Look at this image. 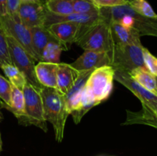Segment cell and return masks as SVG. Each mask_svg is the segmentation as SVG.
Returning <instances> with one entry per match:
<instances>
[{
  "label": "cell",
  "instance_id": "obj_14",
  "mask_svg": "<svg viewBox=\"0 0 157 156\" xmlns=\"http://www.w3.org/2000/svg\"><path fill=\"white\" fill-rule=\"evenodd\" d=\"M114 44H129L141 45V35L133 28L124 27L119 23L108 21Z\"/></svg>",
  "mask_w": 157,
  "mask_h": 156
},
{
  "label": "cell",
  "instance_id": "obj_37",
  "mask_svg": "<svg viewBox=\"0 0 157 156\" xmlns=\"http://www.w3.org/2000/svg\"><path fill=\"white\" fill-rule=\"evenodd\" d=\"M126 1H127V2H128V3H130V2H131V1H133V0H126Z\"/></svg>",
  "mask_w": 157,
  "mask_h": 156
},
{
  "label": "cell",
  "instance_id": "obj_35",
  "mask_svg": "<svg viewBox=\"0 0 157 156\" xmlns=\"http://www.w3.org/2000/svg\"><path fill=\"white\" fill-rule=\"evenodd\" d=\"M1 107H3V103L0 101V108H1Z\"/></svg>",
  "mask_w": 157,
  "mask_h": 156
},
{
  "label": "cell",
  "instance_id": "obj_5",
  "mask_svg": "<svg viewBox=\"0 0 157 156\" xmlns=\"http://www.w3.org/2000/svg\"><path fill=\"white\" fill-rule=\"evenodd\" d=\"M143 48L142 44H115L111 55V66L113 69H119L128 73L138 67H144Z\"/></svg>",
  "mask_w": 157,
  "mask_h": 156
},
{
  "label": "cell",
  "instance_id": "obj_15",
  "mask_svg": "<svg viewBox=\"0 0 157 156\" xmlns=\"http://www.w3.org/2000/svg\"><path fill=\"white\" fill-rule=\"evenodd\" d=\"M94 70L95 69H91V70L79 72L75 84H73L70 90L65 94L66 106H67V110L69 115L71 114L72 110L75 108L78 104L81 93L87 84V80H88L90 73Z\"/></svg>",
  "mask_w": 157,
  "mask_h": 156
},
{
  "label": "cell",
  "instance_id": "obj_17",
  "mask_svg": "<svg viewBox=\"0 0 157 156\" xmlns=\"http://www.w3.org/2000/svg\"><path fill=\"white\" fill-rule=\"evenodd\" d=\"M79 72L69 64L58 63L57 70V89L65 95L75 84Z\"/></svg>",
  "mask_w": 157,
  "mask_h": 156
},
{
  "label": "cell",
  "instance_id": "obj_32",
  "mask_svg": "<svg viewBox=\"0 0 157 156\" xmlns=\"http://www.w3.org/2000/svg\"><path fill=\"white\" fill-rule=\"evenodd\" d=\"M7 14V0H0V18Z\"/></svg>",
  "mask_w": 157,
  "mask_h": 156
},
{
  "label": "cell",
  "instance_id": "obj_31",
  "mask_svg": "<svg viewBox=\"0 0 157 156\" xmlns=\"http://www.w3.org/2000/svg\"><path fill=\"white\" fill-rule=\"evenodd\" d=\"M19 0H7V11L9 15L18 13L19 7Z\"/></svg>",
  "mask_w": 157,
  "mask_h": 156
},
{
  "label": "cell",
  "instance_id": "obj_9",
  "mask_svg": "<svg viewBox=\"0 0 157 156\" xmlns=\"http://www.w3.org/2000/svg\"><path fill=\"white\" fill-rule=\"evenodd\" d=\"M113 79L127 87L141 102L142 109L157 115V95L146 90L130 76L128 72L114 69Z\"/></svg>",
  "mask_w": 157,
  "mask_h": 156
},
{
  "label": "cell",
  "instance_id": "obj_28",
  "mask_svg": "<svg viewBox=\"0 0 157 156\" xmlns=\"http://www.w3.org/2000/svg\"><path fill=\"white\" fill-rule=\"evenodd\" d=\"M12 64V61H11L9 50H8L6 34L3 31L1 21H0V67L3 64Z\"/></svg>",
  "mask_w": 157,
  "mask_h": 156
},
{
  "label": "cell",
  "instance_id": "obj_20",
  "mask_svg": "<svg viewBox=\"0 0 157 156\" xmlns=\"http://www.w3.org/2000/svg\"><path fill=\"white\" fill-rule=\"evenodd\" d=\"M129 74L146 90L157 95L156 76L150 73L147 69L144 67H138L130 71Z\"/></svg>",
  "mask_w": 157,
  "mask_h": 156
},
{
  "label": "cell",
  "instance_id": "obj_30",
  "mask_svg": "<svg viewBox=\"0 0 157 156\" xmlns=\"http://www.w3.org/2000/svg\"><path fill=\"white\" fill-rule=\"evenodd\" d=\"M89 1L91 2L98 9L114 7V6L128 4L126 0H89Z\"/></svg>",
  "mask_w": 157,
  "mask_h": 156
},
{
  "label": "cell",
  "instance_id": "obj_4",
  "mask_svg": "<svg viewBox=\"0 0 157 156\" xmlns=\"http://www.w3.org/2000/svg\"><path fill=\"white\" fill-rule=\"evenodd\" d=\"M22 92L25 99L24 116L18 120V122L24 125H33L44 132H47V122L43 116L42 99L39 90L26 83Z\"/></svg>",
  "mask_w": 157,
  "mask_h": 156
},
{
  "label": "cell",
  "instance_id": "obj_16",
  "mask_svg": "<svg viewBox=\"0 0 157 156\" xmlns=\"http://www.w3.org/2000/svg\"><path fill=\"white\" fill-rule=\"evenodd\" d=\"M57 70L58 64L40 61L35 66L37 80L42 87L57 89Z\"/></svg>",
  "mask_w": 157,
  "mask_h": 156
},
{
  "label": "cell",
  "instance_id": "obj_13",
  "mask_svg": "<svg viewBox=\"0 0 157 156\" xmlns=\"http://www.w3.org/2000/svg\"><path fill=\"white\" fill-rule=\"evenodd\" d=\"M101 14H84L72 12L67 15H56L46 12L44 26L48 27L52 24L58 22H75L81 25H90L102 19Z\"/></svg>",
  "mask_w": 157,
  "mask_h": 156
},
{
  "label": "cell",
  "instance_id": "obj_27",
  "mask_svg": "<svg viewBox=\"0 0 157 156\" xmlns=\"http://www.w3.org/2000/svg\"><path fill=\"white\" fill-rule=\"evenodd\" d=\"M12 86L6 78L0 74V100L3 103V107L6 109L10 106Z\"/></svg>",
  "mask_w": 157,
  "mask_h": 156
},
{
  "label": "cell",
  "instance_id": "obj_2",
  "mask_svg": "<svg viewBox=\"0 0 157 156\" xmlns=\"http://www.w3.org/2000/svg\"><path fill=\"white\" fill-rule=\"evenodd\" d=\"M100 14L107 21H114L124 27L135 29L141 36H157V20L150 19L139 15L129 4L101 8Z\"/></svg>",
  "mask_w": 157,
  "mask_h": 156
},
{
  "label": "cell",
  "instance_id": "obj_18",
  "mask_svg": "<svg viewBox=\"0 0 157 156\" xmlns=\"http://www.w3.org/2000/svg\"><path fill=\"white\" fill-rule=\"evenodd\" d=\"M29 29L32 36V47L38 61L40 62L41 54L48 43L58 40L54 37V35L45 26H36Z\"/></svg>",
  "mask_w": 157,
  "mask_h": 156
},
{
  "label": "cell",
  "instance_id": "obj_7",
  "mask_svg": "<svg viewBox=\"0 0 157 156\" xmlns=\"http://www.w3.org/2000/svg\"><path fill=\"white\" fill-rule=\"evenodd\" d=\"M9 57L12 64L24 74L28 84L40 90L42 86L37 80L35 72V61L14 38L6 35Z\"/></svg>",
  "mask_w": 157,
  "mask_h": 156
},
{
  "label": "cell",
  "instance_id": "obj_21",
  "mask_svg": "<svg viewBox=\"0 0 157 156\" xmlns=\"http://www.w3.org/2000/svg\"><path fill=\"white\" fill-rule=\"evenodd\" d=\"M127 118L123 125H132V124H144L156 128L157 115L153 113L141 110L139 112H131L127 110Z\"/></svg>",
  "mask_w": 157,
  "mask_h": 156
},
{
  "label": "cell",
  "instance_id": "obj_11",
  "mask_svg": "<svg viewBox=\"0 0 157 156\" xmlns=\"http://www.w3.org/2000/svg\"><path fill=\"white\" fill-rule=\"evenodd\" d=\"M69 64L75 70L81 72L104 66H111V57L106 52L84 50L78 59Z\"/></svg>",
  "mask_w": 157,
  "mask_h": 156
},
{
  "label": "cell",
  "instance_id": "obj_36",
  "mask_svg": "<svg viewBox=\"0 0 157 156\" xmlns=\"http://www.w3.org/2000/svg\"><path fill=\"white\" fill-rule=\"evenodd\" d=\"M2 113H0V122H1V120H2Z\"/></svg>",
  "mask_w": 157,
  "mask_h": 156
},
{
  "label": "cell",
  "instance_id": "obj_6",
  "mask_svg": "<svg viewBox=\"0 0 157 156\" xmlns=\"http://www.w3.org/2000/svg\"><path fill=\"white\" fill-rule=\"evenodd\" d=\"M114 69L112 66L97 68L90 73L86 84L97 104H100L110 96L113 90Z\"/></svg>",
  "mask_w": 157,
  "mask_h": 156
},
{
  "label": "cell",
  "instance_id": "obj_33",
  "mask_svg": "<svg viewBox=\"0 0 157 156\" xmlns=\"http://www.w3.org/2000/svg\"><path fill=\"white\" fill-rule=\"evenodd\" d=\"M20 2H33V3H42L44 4L46 0H19Z\"/></svg>",
  "mask_w": 157,
  "mask_h": 156
},
{
  "label": "cell",
  "instance_id": "obj_8",
  "mask_svg": "<svg viewBox=\"0 0 157 156\" xmlns=\"http://www.w3.org/2000/svg\"><path fill=\"white\" fill-rule=\"evenodd\" d=\"M0 21L6 35L14 38L34 61H38L32 47L30 29L21 23L18 14H7L0 18Z\"/></svg>",
  "mask_w": 157,
  "mask_h": 156
},
{
  "label": "cell",
  "instance_id": "obj_24",
  "mask_svg": "<svg viewBox=\"0 0 157 156\" xmlns=\"http://www.w3.org/2000/svg\"><path fill=\"white\" fill-rule=\"evenodd\" d=\"M1 68L11 84L22 90L25 84L27 83L24 74L12 64H3Z\"/></svg>",
  "mask_w": 157,
  "mask_h": 156
},
{
  "label": "cell",
  "instance_id": "obj_19",
  "mask_svg": "<svg viewBox=\"0 0 157 156\" xmlns=\"http://www.w3.org/2000/svg\"><path fill=\"white\" fill-rule=\"evenodd\" d=\"M96 101L94 99L91 93L89 92L86 86L84 87L82 93H81L80 99L78 100V104L71 111L70 115H71L73 120L75 124H78L81 121L84 115L90 110H91L94 106H97Z\"/></svg>",
  "mask_w": 157,
  "mask_h": 156
},
{
  "label": "cell",
  "instance_id": "obj_38",
  "mask_svg": "<svg viewBox=\"0 0 157 156\" xmlns=\"http://www.w3.org/2000/svg\"><path fill=\"white\" fill-rule=\"evenodd\" d=\"M0 101H1V100H0Z\"/></svg>",
  "mask_w": 157,
  "mask_h": 156
},
{
  "label": "cell",
  "instance_id": "obj_10",
  "mask_svg": "<svg viewBox=\"0 0 157 156\" xmlns=\"http://www.w3.org/2000/svg\"><path fill=\"white\" fill-rule=\"evenodd\" d=\"M46 12L44 4L33 2H20L18 11L21 23L29 28L44 26Z\"/></svg>",
  "mask_w": 157,
  "mask_h": 156
},
{
  "label": "cell",
  "instance_id": "obj_3",
  "mask_svg": "<svg viewBox=\"0 0 157 156\" xmlns=\"http://www.w3.org/2000/svg\"><path fill=\"white\" fill-rule=\"evenodd\" d=\"M75 43L84 50L106 52L110 57L115 45L110 24L104 18L90 25H83Z\"/></svg>",
  "mask_w": 157,
  "mask_h": 156
},
{
  "label": "cell",
  "instance_id": "obj_23",
  "mask_svg": "<svg viewBox=\"0 0 157 156\" xmlns=\"http://www.w3.org/2000/svg\"><path fill=\"white\" fill-rule=\"evenodd\" d=\"M25 99L22 90L12 86V94H11V104L7 110L13 113L14 116L19 120L24 116Z\"/></svg>",
  "mask_w": 157,
  "mask_h": 156
},
{
  "label": "cell",
  "instance_id": "obj_1",
  "mask_svg": "<svg viewBox=\"0 0 157 156\" xmlns=\"http://www.w3.org/2000/svg\"><path fill=\"white\" fill-rule=\"evenodd\" d=\"M42 99L43 116L46 122L52 125L57 142H61L64 138V127L69 116L65 102V95L58 89L41 87L39 90Z\"/></svg>",
  "mask_w": 157,
  "mask_h": 156
},
{
  "label": "cell",
  "instance_id": "obj_25",
  "mask_svg": "<svg viewBox=\"0 0 157 156\" xmlns=\"http://www.w3.org/2000/svg\"><path fill=\"white\" fill-rule=\"evenodd\" d=\"M44 6L48 12L56 15H67L74 12L71 0H46Z\"/></svg>",
  "mask_w": 157,
  "mask_h": 156
},
{
  "label": "cell",
  "instance_id": "obj_26",
  "mask_svg": "<svg viewBox=\"0 0 157 156\" xmlns=\"http://www.w3.org/2000/svg\"><path fill=\"white\" fill-rule=\"evenodd\" d=\"M128 4L139 15L150 19L157 20L156 14L147 0H133Z\"/></svg>",
  "mask_w": 157,
  "mask_h": 156
},
{
  "label": "cell",
  "instance_id": "obj_29",
  "mask_svg": "<svg viewBox=\"0 0 157 156\" xmlns=\"http://www.w3.org/2000/svg\"><path fill=\"white\" fill-rule=\"evenodd\" d=\"M143 61L144 67L150 73L157 76V59L144 47L143 48Z\"/></svg>",
  "mask_w": 157,
  "mask_h": 156
},
{
  "label": "cell",
  "instance_id": "obj_34",
  "mask_svg": "<svg viewBox=\"0 0 157 156\" xmlns=\"http://www.w3.org/2000/svg\"><path fill=\"white\" fill-rule=\"evenodd\" d=\"M2 149V141L1 133H0V153H1Z\"/></svg>",
  "mask_w": 157,
  "mask_h": 156
},
{
  "label": "cell",
  "instance_id": "obj_12",
  "mask_svg": "<svg viewBox=\"0 0 157 156\" xmlns=\"http://www.w3.org/2000/svg\"><path fill=\"white\" fill-rule=\"evenodd\" d=\"M82 27L83 25L75 22H58L50 24L47 28L54 37L67 48L68 44L75 43Z\"/></svg>",
  "mask_w": 157,
  "mask_h": 156
},
{
  "label": "cell",
  "instance_id": "obj_22",
  "mask_svg": "<svg viewBox=\"0 0 157 156\" xmlns=\"http://www.w3.org/2000/svg\"><path fill=\"white\" fill-rule=\"evenodd\" d=\"M67 50L60 41H53L47 44L43 50L41 57V61L52 64L60 63V57L62 50Z\"/></svg>",
  "mask_w": 157,
  "mask_h": 156
}]
</instances>
